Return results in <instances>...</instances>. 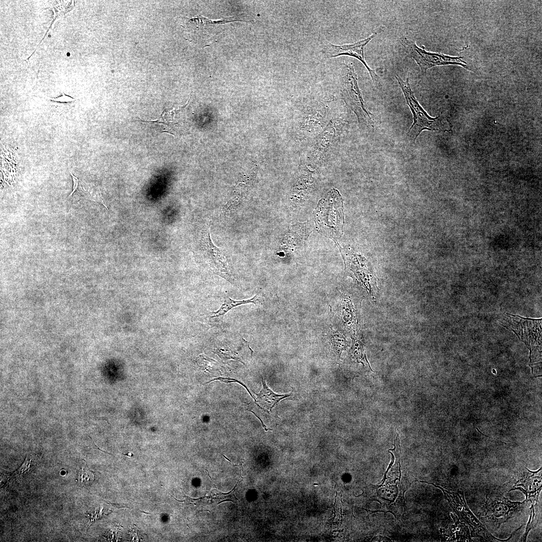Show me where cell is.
Listing matches in <instances>:
<instances>
[{"label": "cell", "instance_id": "4", "mask_svg": "<svg viewBox=\"0 0 542 542\" xmlns=\"http://www.w3.org/2000/svg\"><path fill=\"white\" fill-rule=\"evenodd\" d=\"M401 44L407 54L418 64L423 74H425L428 69L440 65H459L469 69L466 62L461 59L462 57L427 52L424 48L419 47L414 41L406 38L401 40Z\"/></svg>", "mask_w": 542, "mask_h": 542}, {"label": "cell", "instance_id": "5", "mask_svg": "<svg viewBox=\"0 0 542 542\" xmlns=\"http://www.w3.org/2000/svg\"><path fill=\"white\" fill-rule=\"evenodd\" d=\"M374 33L368 38L358 41L353 44L337 45L327 42L323 49V52L328 58H335L342 55H348L359 60L366 67L373 82L377 81L378 76L374 70L367 65L364 55V49L366 45L375 37Z\"/></svg>", "mask_w": 542, "mask_h": 542}, {"label": "cell", "instance_id": "2", "mask_svg": "<svg viewBox=\"0 0 542 542\" xmlns=\"http://www.w3.org/2000/svg\"><path fill=\"white\" fill-rule=\"evenodd\" d=\"M395 78L404 94L407 104L413 114L414 122L408 133L414 140V141L415 142L420 133L425 129L446 130L444 128L445 127L440 116L435 118L430 117L420 105L414 95L409 79L404 81L398 75H395Z\"/></svg>", "mask_w": 542, "mask_h": 542}, {"label": "cell", "instance_id": "12", "mask_svg": "<svg viewBox=\"0 0 542 542\" xmlns=\"http://www.w3.org/2000/svg\"><path fill=\"white\" fill-rule=\"evenodd\" d=\"M518 485L523 487L522 491L527 497H534L541 489V476L529 475L524 480H520Z\"/></svg>", "mask_w": 542, "mask_h": 542}, {"label": "cell", "instance_id": "17", "mask_svg": "<svg viewBox=\"0 0 542 542\" xmlns=\"http://www.w3.org/2000/svg\"><path fill=\"white\" fill-rule=\"evenodd\" d=\"M232 501V502H233V501H232V500H230V499H226V500H223V501H220V502H219V503H218V504H220V503H221V502H224V501Z\"/></svg>", "mask_w": 542, "mask_h": 542}, {"label": "cell", "instance_id": "6", "mask_svg": "<svg viewBox=\"0 0 542 542\" xmlns=\"http://www.w3.org/2000/svg\"><path fill=\"white\" fill-rule=\"evenodd\" d=\"M521 504L511 502L504 497L487 499L484 506L483 518L499 526L511 518Z\"/></svg>", "mask_w": 542, "mask_h": 542}, {"label": "cell", "instance_id": "8", "mask_svg": "<svg viewBox=\"0 0 542 542\" xmlns=\"http://www.w3.org/2000/svg\"><path fill=\"white\" fill-rule=\"evenodd\" d=\"M189 26L194 29H197L202 31L201 33L203 34L204 41H205L206 31L207 33L210 42L212 41L213 38L217 34L220 33V26L235 21H244L242 20H238L233 18H225L219 20H211L201 15H197L195 17L189 18H185Z\"/></svg>", "mask_w": 542, "mask_h": 542}, {"label": "cell", "instance_id": "9", "mask_svg": "<svg viewBox=\"0 0 542 542\" xmlns=\"http://www.w3.org/2000/svg\"><path fill=\"white\" fill-rule=\"evenodd\" d=\"M200 248L207 255V257L214 263L218 272L228 275L225 257L221 250L212 242L209 234V227L203 229L200 240Z\"/></svg>", "mask_w": 542, "mask_h": 542}, {"label": "cell", "instance_id": "11", "mask_svg": "<svg viewBox=\"0 0 542 542\" xmlns=\"http://www.w3.org/2000/svg\"><path fill=\"white\" fill-rule=\"evenodd\" d=\"M264 301L263 297L259 294L255 295L253 298L246 300L241 301H234L231 300L228 297H226L224 303L222 304L220 309L216 312H213L214 315L211 317H221L223 316L226 312H227L231 309L244 304H247L249 303H252L255 305H258L261 304Z\"/></svg>", "mask_w": 542, "mask_h": 542}, {"label": "cell", "instance_id": "16", "mask_svg": "<svg viewBox=\"0 0 542 542\" xmlns=\"http://www.w3.org/2000/svg\"><path fill=\"white\" fill-rule=\"evenodd\" d=\"M70 174L72 177L73 180V189L71 193L70 194L68 197H71L72 194L75 192V191L77 189L79 184V180L78 178L73 175L71 172H70Z\"/></svg>", "mask_w": 542, "mask_h": 542}, {"label": "cell", "instance_id": "1", "mask_svg": "<svg viewBox=\"0 0 542 542\" xmlns=\"http://www.w3.org/2000/svg\"><path fill=\"white\" fill-rule=\"evenodd\" d=\"M343 202L338 191L332 189L319 201L314 213L318 231L334 240L342 235L344 223Z\"/></svg>", "mask_w": 542, "mask_h": 542}, {"label": "cell", "instance_id": "7", "mask_svg": "<svg viewBox=\"0 0 542 542\" xmlns=\"http://www.w3.org/2000/svg\"><path fill=\"white\" fill-rule=\"evenodd\" d=\"M334 125V122L331 120L318 137L309 157L311 164H318L324 161L334 147L337 138Z\"/></svg>", "mask_w": 542, "mask_h": 542}, {"label": "cell", "instance_id": "3", "mask_svg": "<svg viewBox=\"0 0 542 542\" xmlns=\"http://www.w3.org/2000/svg\"><path fill=\"white\" fill-rule=\"evenodd\" d=\"M342 99L346 105L354 112L359 122L371 123V113L367 109L358 85V78L353 64L346 67L342 80Z\"/></svg>", "mask_w": 542, "mask_h": 542}, {"label": "cell", "instance_id": "10", "mask_svg": "<svg viewBox=\"0 0 542 542\" xmlns=\"http://www.w3.org/2000/svg\"><path fill=\"white\" fill-rule=\"evenodd\" d=\"M263 387L259 393H256V402L263 409L272 411V409L282 399L290 395V394H277L270 389L261 377Z\"/></svg>", "mask_w": 542, "mask_h": 542}, {"label": "cell", "instance_id": "15", "mask_svg": "<svg viewBox=\"0 0 542 542\" xmlns=\"http://www.w3.org/2000/svg\"><path fill=\"white\" fill-rule=\"evenodd\" d=\"M75 100V99L74 98L68 96L64 93H63V95L59 97L51 99V100L52 101L60 102H68L74 101Z\"/></svg>", "mask_w": 542, "mask_h": 542}, {"label": "cell", "instance_id": "14", "mask_svg": "<svg viewBox=\"0 0 542 542\" xmlns=\"http://www.w3.org/2000/svg\"><path fill=\"white\" fill-rule=\"evenodd\" d=\"M352 352L354 357L357 359V361H358L359 359H360L367 361L366 359L363 346L362 343L360 342L354 344L352 348Z\"/></svg>", "mask_w": 542, "mask_h": 542}, {"label": "cell", "instance_id": "19", "mask_svg": "<svg viewBox=\"0 0 542 542\" xmlns=\"http://www.w3.org/2000/svg\"><path fill=\"white\" fill-rule=\"evenodd\" d=\"M541 376H542L541 375H540L535 376H534V377H541Z\"/></svg>", "mask_w": 542, "mask_h": 542}, {"label": "cell", "instance_id": "18", "mask_svg": "<svg viewBox=\"0 0 542 542\" xmlns=\"http://www.w3.org/2000/svg\"><path fill=\"white\" fill-rule=\"evenodd\" d=\"M530 366V367H531V373H532V374H533V367H532V366Z\"/></svg>", "mask_w": 542, "mask_h": 542}, {"label": "cell", "instance_id": "13", "mask_svg": "<svg viewBox=\"0 0 542 542\" xmlns=\"http://www.w3.org/2000/svg\"><path fill=\"white\" fill-rule=\"evenodd\" d=\"M82 190L86 198L98 203H101L107 210V207L105 205L99 188L91 184L82 183Z\"/></svg>", "mask_w": 542, "mask_h": 542}, {"label": "cell", "instance_id": "20", "mask_svg": "<svg viewBox=\"0 0 542 542\" xmlns=\"http://www.w3.org/2000/svg\"><path fill=\"white\" fill-rule=\"evenodd\" d=\"M313 484H314V485H320V484H320V483H319V484H317V483H314Z\"/></svg>", "mask_w": 542, "mask_h": 542}]
</instances>
